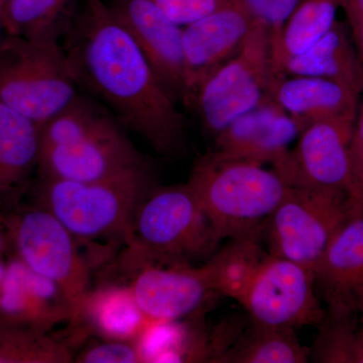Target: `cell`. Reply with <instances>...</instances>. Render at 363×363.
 Instances as JSON below:
<instances>
[{
    "instance_id": "6da1fadb",
    "label": "cell",
    "mask_w": 363,
    "mask_h": 363,
    "mask_svg": "<svg viewBox=\"0 0 363 363\" xmlns=\"http://www.w3.org/2000/svg\"><path fill=\"white\" fill-rule=\"evenodd\" d=\"M61 44L79 89L101 102L124 130L161 156L184 152L185 117L105 0L77 4Z\"/></svg>"
},
{
    "instance_id": "7a4b0ae2",
    "label": "cell",
    "mask_w": 363,
    "mask_h": 363,
    "mask_svg": "<svg viewBox=\"0 0 363 363\" xmlns=\"http://www.w3.org/2000/svg\"><path fill=\"white\" fill-rule=\"evenodd\" d=\"M159 185L150 164L108 180L75 182L37 176L32 188L35 204L54 215L81 247L100 250L105 240L124 247L140 203Z\"/></svg>"
},
{
    "instance_id": "3957f363",
    "label": "cell",
    "mask_w": 363,
    "mask_h": 363,
    "mask_svg": "<svg viewBox=\"0 0 363 363\" xmlns=\"http://www.w3.org/2000/svg\"><path fill=\"white\" fill-rule=\"evenodd\" d=\"M187 184L221 240L262 233L290 187L274 169L212 150L196 160Z\"/></svg>"
},
{
    "instance_id": "277c9868",
    "label": "cell",
    "mask_w": 363,
    "mask_h": 363,
    "mask_svg": "<svg viewBox=\"0 0 363 363\" xmlns=\"http://www.w3.org/2000/svg\"><path fill=\"white\" fill-rule=\"evenodd\" d=\"M221 240L188 184L157 185L136 208L124 247L150 259L194 264L209 259Z\"/></svg>"
},
{
    "instance_id": "5b68a950",
    "label": "cell",
    "mask_w": 363,
    "mask_h": 363,
    "mask_svg": "<svg viewBox=\"0 0 363 363\" xmlns=\"http://www.w3.org/2000/svg\"><path fill=\"white\" fill-rule=\"evenodd\" d=\"M79 91L61 40L4 33L0 40V101L40 128Z\"/></svg>"
},
{
    "instance_id": "8992f818",
    "label": "cell",
    "mask_w": 363,
    "mask_h": 363,
    "mask_svg": "<svg viewBox=\"0 0 363 363\" xmlns=\"http://www.w3.org/2000/svg\"><path fill=\"white\" fill-rule=\"evenodd\" d=\"M283 76L274 65L271 33L257 23L240 54L208 77L185 105L214 138L236 117L274 100Z\"/></svg>"
},
{
    "instance_id": "52a82bcc",
    "label": "cell",
    "mask_w": 363,
    "mask_h": 363,
    "mask_svg": "<svg viewBox=\"0 0 363 363\" xmlns=\"http://www.w3.org/2000/svg\"><path fill=\"white\" fill-rule=\"evenodd\" d=\"M18 259L32 271L50 279L63 291L77 321L90 293V260L77 240L52 213L32 206L2 217Z\"/></svg>"
},
{
    "instance_id": "ba28073f",
    "label": "cell",
    "mask_w": 363,
    "mask_h": 363,
    "mask_svg": "<svg viewBox=\"0 0 363 363\" xmlns=\"http://www.w3.org/2000/svg\"><path fill=\"white\" fill-rule=\"evenodd\" d=\"M350 218L348 193L290 186L262 229L267 252L313 272L336 231Z\"/></svg>"
},
{
    "instance_id": "9c48e42d",
    "label": "cell",
    "mask_w": 363,
    "mask_h": 363,
    "mask_svg": "<svg viewBox=\"0 0 363 363\" xmlns=\"http://www.w3.org/2000/svg\"><path fill=\"white\" fill-rule=\"evenodd\" d=\"M119 269L140 312L152 323L179 321L199 311L213 295L206 267L150 259L124 247Z\"/></svg>"
},
{
    "instance_id": "30bf717a",
    "label": "cell",
    "mask_w": 363,
    "mask_h": 363,
    "mask_svg": "<svg viewBox=\"0 0 363 363\" xmlns=\"http://www.w3.org/2000/svg\"><path fill=\"white\" fill-rule=\"evenodd\" d=\"M238 303L252 321L281 328L317 327L326 316L313 272L271 253L257 267Z\"/></svg>"
},
{
    "instance_id": "8fae6325",
    "label": "cell",
    "mask_w": 363,
    "mask_h": 363,
    "mask_svg": "<svg viewBox=\"0 0 363 363\" xmlns=\"http://www.w3.org/2000/svg\"><path fill=\"white\" fill-rule=\"evenodd\" d=\"M150 164L113 114L82 138L40 152L37 176L75 182L108 180Z\"/></svg>"
},
{
    "instance_id": "7c38bea8",
    "label": "cell",
    "mask_w": 363,
    "mask_h": 363,
    "mask_svg": "<svg viewBox=\"0 0 363 363\" xmlns=\"http://www.w3.org/2000/svg\"><path fill=\"white\" fill-rule=\"evenodd\" d=\"M355 118L317 121L298 133L295 147L274 164L289 186L350 192V143Z\"/></svg>"
},
{
    "instance_id": "4fadbf2b",
    "label": "cell",
    "mask_w": 363,
    "mask_h": 363,
    "mask_svg": "<svg viewBox=\"0 0 363 363\" xmlns=\"http://www.w3.org/2000/svg\"><path fill=\"white\" fill-rule=\"evenodd\" d=\"M105 2L135 40L164 90L176 104H183V26L177 25L150 0Z\"/></svg>"
},
{
    "instance_id": "5bb4252c",
    "label": "cell",
    "mask_w": 363,
    "mask_h": 363,
    "mask_svg": "<svg viewBox=\"0 0 363 363\" xmlns=\"http://www.w3.org/2000/svg\"><path fill=\"white\" fill-rule=\"evenodd\" d=\"M257 25L238 0L183 28V104L208 77L240 54Z\"/></svg>"
},
{
    "instance_id": "9a60e30c",
    "label": "cell",
    "mask_w": 363,
    "mask_h": 363,
    "mask_svg": "<svg viewBox=\"0 0 363 363\" xmlns=\"http://www.w3.org/2000/svg\"><path fill=\"white\" fill-rule=\"evenodd\" d=\"M73 308L56 284L16 257L7 264L0 286V326L9 331L48 333L62 322H73Z\"/></svg>"
},
{
    "instance_id": "2e32d148",
    "label": "cell",
    "mask_w": 363,
    "mask_h": 363,
    "mask_svg": "<svg viewBox=\"0 0 363 363\" xmlns=\"http://www.w3.org/2000/svg\"><path fill=\"white\" fill-rule=\"evenodd\" d=\"M318 297L327 314L363 315V216L336 231L313 269Z\"/></svg>"
},
{
    "instance_id": "e0dca14e",
    "label": "cell",
    "mask_w": 363,
    "mask_h": 363,
    "mask_svg": "<svg viewBox=\"0 0 363 363\" xmlns=\"http://www.w3.org/2000/svg\"><path fill=\"white\" fill-rule=\"evenodd\" d=\"M298 133L292 117L269 100L231 121L213 138L212 152L227 159L274 166L289 152Z\"/></svg>"
},
{
    "instance_id": "ac0fdd59",
    "label": "cell",
    "mask_w": 363,
    "mask_h": 363,
    "mask_svg": "<svg viewBox=\"0 0 363 363\" xmlns=\"http://www.w3.org/2000/svg\"><path fill=\"white\" fill-rule=\"evenodd\" d=\"M40 152L38 124L0 101V212L4 216L30 191Z\"/></svg>"
},
{
    "instance_id": "d6986e66",
    "label": "cell",
    "mask_w": 363,
    "mask_h": 363,
    "mask_svg": "<svg viewBox=\"0 0 363 363\" xmlns=\"http://www.w3.org/2000/svg\"><path fill=\"white\" fill-rule=\"evenodd\" d=\"M359 92L329 79L283 76L274 90V100L300 128L317 121L357 117Z\"/></svg>"
},
{
    "instance_id": "ffe728a7",
    "label": "cell",
    "mask_w": 363,
    "mask_h": 363,
    "mask_svg": "<svg viewBox=\"0 0 363 363\" xmlns=\"http://www.w3.org/2000/svg\"><path fill=\"white\" fill-rule=\"evenodd\" d=\"M284 75L329 79L363 91V61L358 54L350 26L336 21L328 33L307 52L284 64Z\"/></svg>"
},
{
    "instance_id": "44dd1931",
    "label": "cell",
    "mask_w": 363,
    "mask_h": 363,
    "mask_svg": "<svg viewBox=\"0 0 363 363\" xmlns=\"http://www.w3.org/2000/svg\"><path fill=\"white\" fill-rule=\"evenodd\" d=\"M140 312L125 286H104L93 289L75 327L79 332L96 331L107 339L135 341L152 324Z\"/></svg>"
},
{
    "instance_id": "7402d4cb",
    "label": "cell",
    "mask_w": 363,
    "mask_h": 363,
    "mask_svg": "<svg viewBox=\"0 0 363 363\" xmlns=\"http://www.w3.org/2000/svg\"><path fill=\"white\" fill-rule=\"evenodd\" d=\"M310 350L300 342L295 329L267 326L250 320L219 357L224 363H305Z\"/></svg>"
},
{
    "instance_id": "603a6c76",
    "label": "cell",
    "mask_w": 363,
    "mask_h": 363,
    "mask_svg": "<svg viewBox=\"0 0 363 363\" xmlns=\"http://www.w3.org/2000/svg\"><path fill=\"white\" fill-rule=\"evenodd\" d=\"M339 7L341 0H301L272 45L274 65L279 73L284 75L281 69L289 59L307 52L328 33L337 21Z\"/></svg>"
},
{
    "instance_id": "cb8c5ba5",
    "label": "cell",
    "mask_w": 363,
    "mask_h": 363,
    "mask_svg": "<svg viewBox=\"0 0 363 363\" xmlns=\"http://www.w3.org/2000/svg\"><path fill=\"white\" fill-rule=\"evenodd\" d=\"M262 233L233 238L204 264L214 290L240 302L253 274L269 252L262 245Z\"/></svg>"
},
{
    "instance_id": "d4e9b609",
    "label": "cell",
    "mask_w": 363,
    "mask_h": 363,
    "mask_svg": "<svg viewBox=\"0 0 363 363\" xmlns=\"http://www.w3.org/2000/svg\"><path fill=\"white\" fill-rule=\"evenodd\" d=\"M76 6L75 0H9L0 16L7 35L61 40Z\"/></svg>"
},
{
    "instance_id": "484cf974",
    "label": "cell",
    "mask_w": 363,
    "mask_h": 363,
    "mask_svg": "<svg viewBox=\"0 0 363 363\" xmlns=\"http://www.w3.org/2000/svg\"><path fill=\"white\" fill-rule=\"evenodd\" d=\"M73 348L49 332L13 331L0 336V362L70 363Z\"/></svg>"
},
{
    "instance_id": "4316f807",
    "label": "cell",
    "mask_w": 363,
    "mask_h": 363,
    "mask_svg": "<svg viewBox=\"0 0 363 363\" xmlns=\"http://www.w3.org/2000/svg\"><path fill=\"white\" fill-rule=\"evenodd\" d=\"M360 317L326 313L323 321L317 326V337L309 348V362L355 363V339Z\"/></svg>"
},
{
    "instance_id": "83f0119b",
    "label": "cell",
    "mask_w": 363,
    "mask_h": 363,
    "mask_svg": "<svg viewBox=\"0 0 363 363\" xmlns=\"http://www.w3.org/2000/svg\"><path fill=\"white\" fill-rule=\"evenodd\" d=\"M247 9L255 23L271 33L272 45L276 44L281 28L301 0H238Z\"/></svg>"
},
{
    "instance_id": "f1b7e54d",
    "label": "cell",
    "mask_w": 363,
    "mask_h": 363,
    "mask_svg": "<svg viewBox=\"0 0 363 363\" xmlns=\"http://www.w3.org/2000/svg\"><path fill=\"white\" fill-rule=\"evenodd\" d=\"M74 362L136 363L143 362V359L135 341L104 338L101 342L86 346L75 354Z\"/></svg>"
},
{
    "instance_id": "f546056e",
    "label": "cell",
    "mask_w": 363,
    "mask_h": 363,
    "mask_svg": "<svg viewBox=\"0 0 363 363\" xmlns=\"http://www.w3.org/2000/svg\"><path fill=\"white\" fill-rule=\"evenodd\" d=\"M350 218L363 216V102L358 107L350 143Z\"/></svg>"
},
{
    "instance_id": "4dcf8cb0",
    "label": "cell",
    "mask_w": 363,
    "mask_h": 363,
    "mask_svg": "<svg viewBox=\"0 0 363 363\" xmlns=\"http://www.w3.org/2000/svg\"><path fill=\"white\" fill-rule=\"evenodd\" d=\"M177 25L186 26L218 11L230 0H150Z\"/></svg>"
},
{
    "instance_id": "1f68e13d",
    "label": "cell",
    "mask_w": 363,
    "mask_h": 363,
    "mask_svg": "<svg viewBox=\"0 0 363 363\" xmlns=\"http://www.w3.org/2000/svg\"><path fill=\"white\" fill-rule=\"evenodd\" d=\"M347 25L358 54L363 61V0H341Z\"/></svg>"
},
{
    "instance_id": "d6a6232c",
    "label": "cell",
    "mask_w": 363,
    "mask_h": 363,
    "mask_svg": "<svg viewBox=\"0 0 363 363\" xmlns=\"http://www.w3.org/2000/svg\"><path fill=\"white\" fill-rule=\"evenodd\" d=\"M355 363H363V320L362 319H359V323H358L357 339H355Z\"/></svg>"
},
{
    "instance_id": "836d02e7",
    "label": "cell",
    "mask_w": 363,
    "mask_h": 363,
    "mask_svg": "<svg viewBox=\"0 0 363 363\" xmlns=\"http://www.w3.org/2000/svg\"><path fill=\"white\" fill-rule=\"evenodd\" d=\"M11 245V240H9V231L4 219H0V253L4 252L7 247Z\"/></svg>"
},
{
    "instance_id": "e575fe53",
    "label": "cell",
    "mask_w": 363,
    "mask_h": 363,
    "mask_svg": "<svg viewBox=\"0 0 363 363\" xmlns=\"http://www.w3.org/2000/svg\"><path fill=\"white\" fill-rule=\"evenodd\" d=\"M7 269V264L6 262H2L0 259V286H1L2 281H4V277H6Z\"/></svg>"
},
{
    "instance_id": "d590c367",
    "label": "cell",
    "mask_w": 363,
    "mask_h": 363,
    "mask_svg": "<svg viewBox=\"0 0 363 363\" xmlns=\"http://www.w3.org/2000/svg\"><path fill=\"white\" fill-rule=\"evenodd\" d=\"M4 33H4V26H2L1 16H0V40H1L2 38H4Z\"/></svg>"
},
{
    "instance_id": "8d00e7d4",
    "label": "cell",
    "mask_w": 363,
    "mask_h": 363,
    "mask_svg": "<svg viewBox=\"0 0 363 363\" xmlns=\"http://www.w3.org/2000/svg\"><path fill=\"white\" fill-rule=\"evenodd\" d=\"M7 1H9V0H0V11H1L2 7L6 6Z\"/></svg>"
}]
</instances>
